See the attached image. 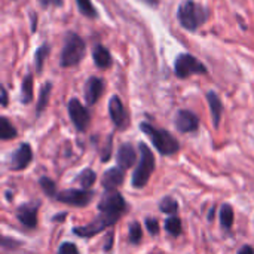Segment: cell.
Here are the masks:
<instances>
[{
    "mask_svg": "<svg viewBox=\"0 0 254 254\" xmlns=\"http://www.w3.org/2000/svg\"><path fill=\"white\" fill-rule=\"evenodd\" d=\"M140 129L149 137V140L152 141V144L156 147V150L161 155L171 156V155H176L180 150V144H179L177 138L171 132H168L165 129L155 128L153 125H150L147 122H141Z\"/></svg>",
    "mask_w": 254,
    "mask_h": 254,
    "instance_id": "1",
    "label": "cell"
},
{
    "mask_svg": "<svg viewBox=\"0 0 254 254\" xmlns=\"http://www.w3.org/2000/svg\"><path fill=\"white\" fill-rule=\"evenodd\" d=\"M177 18L183 28L196 31L208 19V10L193 0H185L177 9Z\"/></svg>",
    "mask_w": 254,
    "mask_h": 254,
    "instance_id": "2",
    "label": "cell"
},
{
    "mask_svg": "<svg viewBox=\"0 0 254 254\" xmlns=\"http://www.w3.org/2000/svg\"><path fill=\"white\" fill-rule=\"evenodd\" d=\"M86 52V46L83 39L76 34V33H68L65 36V43L61 52V58H60V64L61 67H73L76 64H79L82 61V58L85 57Z\"/></svg>",
    "mask_w": 254,
    "mask_h": 254,
    "instance_id": "3",
    "label": "cell"
},
{
    "mask_svg": "<svg viewBox=\"0 0 254 254\" xmlns=\"http://www.w3.org/2000/svg\"><path fill=\"white\" fill-rule=\"evenodd\" d=\"M138 149H140L141 158H140V162L132 174V186L135 189L144 188L155 170V156H153L152 150L144 143H140Z\"/></svg>",
    "mask_w": 254,
    "mask_h": 254,
    "instance_id": "4",
    "label": "cell"
},
{
    "mask_svg": "<svg viewBox=\"0 0 254 254\" xmlns=\"http://www.w3.org/2000/svg\"><path fill=\"white\" fill-rule=\"evenodd\" d=\"M127 210H128V205L124 196L116 190H107L98 202V211L101 214H107L112 217L121 219L122 214L127 213Z\"/></svg>",
    "mask_w": 254,
    "mask_h": 254,
    "instance_id": "5",
    "label": "cell"
},
{
    "mask_svg": "<svg viewBox=\"0 0 254 254\" xmlns=\"http://www.w3.org/2000/svg\"><path fill=\"white\" fill-rule=\"evenodd\" d=\"M174 73L179 79H186L192 74H205L207 67L190 54H180L174 63Z\"/></svg>",
    "mask_w": 254,
    "mask_h": 254,
    "instance_id": "6",
    "label": "cell"
},
{
    "mask_svg": "<svg viewBox=\"0 0 254 254\" xmlns=\"http://www.w3.org/2000/svg\"><path fill=\"white\" fill-rule=\"evenodd\" d=\"M119 219L118 217H112V216H107V214H101L98 217H95L89 225L86 226H76L73 228V232L74 235L80 237V238H91L103 231H106L107 228L113 226Z\"/></svg>",
    "mask_w": 254,
    "mask_h": 254,
    "instance_id": "7",
    "label": "cell"
},
{
    "mask_svg": "<svg viewBox=\"0 0 254 254\" xmlns=\"http://www.w3.org/2000/svg\"><path fill=\"white\" fill-rule=\"evenodd\" d=\"M94 192L89 189H67V190H61L60 193H57V201L63 202V204H68L73 207H86L92 198H94Z\"/></svg>",
    "mask_w": 254,
    "mask_h": 254,
    "instance_id": "8",
    "label": "cell"
},
{
    "mask_svg": "<svg viewBox=\"0 0 254 254\" xmlns=\"http://www.w3.org/2000/svg\"><path fill=\"white\" fill-rule=\"evenodd\" d=\"M68 116L73 122V125L76 127L77 131H86L91 122V115L88 112V109L77 100V98H71L68 101Z\"/></svg>",
    "mask_w": 254,
    "mask_h": 254,
    "instance_id": "9",
    "label": "cell"
},
{
    "mask_svg": "<svg viewBox=\"0 0 254 254\" xmlns=\"http://www.w3.org/2000/svg\"><path fill=\"white\" fill-rule=\"evenodd\" d=\"M31 161H33L31 146L28 143H22V144H19V147L10 156V170L22 171L31 164Z\"/></svg>",
    "mask_w": 254,
    "mask_h": 254,
    "instance_id": "10",
    "label": "cell"
},
{
    "mask_svg": "<svg viewBox=\"0 0 254 254\" xmlns=\"http://www.w3.org/2000/svg\"><path fill=\"white\" fill-rule=\"evenodd\" d=\"M37 214L39 204H24L16 208V219L27 229H34L37 226Z\"/></svg>",
    "mask_w": 254,
    "mask_h": 254,
    "instance_id": "11",
    "label": "cell"
},
{
    "mask_svg": "<svg viewBox=\"0 0 254 254\" xmlns=\"http://www.w3.org/2000/svg\"><path fill=\"white\" fill-rule=\"evenodd\" d=\"M176 128L183 134L195 132L199 128V119L190 110H179L176 115Z\"/></svg>",
    "mask_w": 254,
    "mask_h": 254,
    "instance_id": "12",
    "label": "cell"
},
{
    "mask_svg": "<svg viewBox=\"0 0 254 254\" xmlns=\"http://www.w3.org/2000/svg\"><path fill=\"white\" fill-rule=\"evenodd\" d=\"M109 113L113 121V124L118 128H125L128 125V115L125 112L124 103L118 95H113L109 101Z\"/></svg>",
    "mask_w": 254,
    "mask_h": 254,
    "instance_id": "13",
    "label": "cell"
},
{
    "mask_svg": "<svg viewBox=\"0 0 254 254\" xmlns=\"http://www.w3.org/2000/svg\"><path fill=\"white\" fill-rule=\"evenodd\" d=\"M104 92V82L100 77H89L85 83V100L88 106H94Z\"/></svg>",
    "mask_w": 254,
    "mask_h": 254,
    "instance_id": "14",
    "label": "cell"
},
{
    "mask_svg": "<svg viewBox=\"0 0 254 254\" xmlns=\"http://www.w3.org/2000/svg\"><path fill=\"white\" fill-rule=\"evenodd\" d=\"M124 180H125V170L121 167H113L103 174L101 185L107 190H115L124 183Z\"/></svg>",
    "mask_w": 254,
    "mask_h": 254,
    "instance_id": "15",
    "label": "cell"
},
{
    "mask_svg": "<svg viewBox=\"0 0 254 254\" xmlns=\"http://www.w3.org/2000/svg\"><path fill=\"white\" fill-rule=\"evenodd\" d=\"M116 158H118V167H121L124 170H128V168H131L135 164V161H137V152L132 147V144L124 143V144H121Z\"/></svg>",
    "mask_w": 254,
    "mask_h": 254,
    "instance_id": "16",
    "label": "cell"
},
{
    "mask_svg": "<svg viewBox=\"0 0 254 254\" xmlns=\"http://www.w3.org/2000/svg\"><path fill=\"white\" fill-rule=\"evenodd\" d=\"M207 100H208V106H210V110H211L213 125H214V128H219L220 119H222V113H223L222 100L219 98V95H217L214 91H210V92L207 94Z\"/></svg>",
    "mask_w": 254,
    "mask_h": 254,
    "instance_id": "17",
    "label": "cell"
},
{
    "mask_svg": "<svg viewBox=\"0 0 254 254\" xmlns=\"http://www.w3.org/2000/svg\"><path fill=\"white\" fill-rule=\"evenodd\" d=\"M92 58H94V63H95V65L98 68H109V67H112V63H113L112 61V54L103 45L94 46Z\"/></svg>",
    "mask_w": 254,
    "mask_h": 254,
    "instance_id": "18",
    "label": "cell"
},
{
    "mask_svg": "<svg viewBox=\"0 0 254 254\" xmlns=\"http://www.w3.org/2000/svg\"><path fill=\"white\" fill-rule=\"evenodd\" d=\"M51 91H52V83H51V82H46V83L42 86L40 94H39V100H37V106H36V113H37V116L46 109V106H48V103H49Z\"/></svg>",
    "mask_w": 254,
    "mask_h": 254,
    "instance_id": "19",
    "label": "cell"
},
{
    "mask_svg": "<svg viewBox=\"0 0 254 254\" xmlns=\"http://www.w3.org/2000/svg\"><path fill=\"white\" fill-rule=\"evenodd\" d=\"M74 180L82 186V189H89V188L95 183L97 174H95V171H92L91 168H85V170H82V171L76 176Z\"/></svg>",
    "mask_w": 254,
    "mask_h": 254,
    "instance_id": "20",
    "label": "cell"
},
{
    "mask_svg": "<svg viewBox=\"0 0 254 254\" xmlns=\"http://www.w3.org/2000/svg\"><path fill=\"white\" fill-rule=\"evenodd\" d=\"M16 129H15V127L9 122V119L7 118H4V116H1L0 118V138L1 140H12V138H15L16 137Z\"/></svg>",
    "mask_w": 254,
    "mask_h": 254,
    "instance_id": "21",
    "label": "cell"
},
{
    "mask_svg": "<svg viewBox=\"0 0 254 254\" xmlns=\"http://www.w3.org/2000/svg\"><path fill=\"white\" fill-rule=\"evenodd\" d=\"M220 223L225 231H229L234 225V208L229 204H223L220 210Z\"/></svg>",
    "mask_w": 254,
    "mask_h": 254,
    "instance_id": "22",
    "label": "cell"
},
{
    "mask_svg": "<svg viewBox=\"0 0 254 254\" xmlns=\"http://www.w3.org/2000/svg\"><path fill=\"white\" fill-rule=\"evenodd\" d=\"M21 92H22V103L28 104L33 100V74L28 73L24 80H22V86H21Z\"/></svg>",
    "mask_w": 254,
    "mask_h": 254,
    "instance_id": "23",
    "label": "cell"
},
{
    "mask_svg": "<svg viewBox=\"0 0 254 254\" xmlns=\"http://www.w3.org/2000/svg\"><path fill=\"white\" fill-rule=\"evenodd\" d=\"M49 52H51V46H49L48 43H43V45L36 51V54H34V64H36V70H37L39 73L42 71L43 63H45V60L48 58Z\"/></svg>",
    "mask_w": 254,
    "mask_h": 254,
    "instance_id": "24",
    "label": "cell"
},
{
    "mask_svg": "<svg viewBox=\"0 0 254 254\" xmlns=\"http://www.w3.org/2000/svg\"><path fill=\"white\" fill-rule=\"evenodd\" d=\"M159 210L165 214H171L176 216V213L179 211V204L173 196H165L161 202H159Z\"/></svg>",
    "mask_w": 254,
    "mask_h": 254,
    "instance_id": "25",
    "label": "cell"
},
{
    "mask_svg": "<svg viewBox=\"0 0 254 254\" xmlns=\"http://www.w3.org/2000/svg\"><path fill=\"white\" fill-rule=\"evenodd\" d=\"M165 229L171 237H179L182 234V220L177 216H171L165 222Z\"/></svg>",
    "mask_w": 254,
    "mask_h": 254,
    "instance_id": "26",
    "label": "cell"
},
{
    "mask_svg": "<svg viewBox=\"0 0 254 254\" xmlns=\"http://www.w3.org/2000/svg\"><path fill=\"white\" fill-rule=\"evenodd\" d=\"M76 3H77V7H79L82 15H85L88 18L97 16V10H95L94 4L91 3V0H76Z\"/></svg>",
    "mask_w": 254,
    "mask_h": 254,
    "instance_id": "27",
    "label": "cell"
},
{
    "mask_svg": "<svg viewBox=\"0 0 254 254\" xmlns=\"http://www.w3.org/2000/svg\"><path fill=\"white\" fill-rule=\"evenodd\" d=\"M39 185L42 188V190L45 192L46 196H55L57 195V186L54 183V180H51L49 177H40L39 180Z\"/></svg>",
    "mask_w": 254,
    "mask_h": 254,
    "instance_id": "28",
    "label": "cell"
},
{
    "mask_svg": "<svg viewBox=\"0 0 254 254\" xmlns=\"http://www.w3.org/2000/svg\"><path fill=\"white\" fill-rule=\"evenodd\" d=\"M143 238V229L138 222H132L129 225V241L132 244H138Z\"/></svg>",
    "mask_w": 254,
    "mask_h": 254,
    "instance_id": "29",
    "label": "cell"
},
{
    "mask_svg": "<svg viewBox=\"0 0 254 254\" xmlns=\"http://www.w3.org/2000/svg\"><path fill=\"white\" fill-rule=\"evenodd\" d=\"M1 247H3V250H15V249H18V247H21V243H19L18 240L3 237V238H1Z\"/></svg>",
    "mask_w": 254,
    "mask_h": 254,
    "instance_id": "30",
    "label": "cell"
},
{
    "mask_svg": "<svg viewBox=\"0 0 254 254\" xmlns=\"http://www.w3.org/2000/svg\"><path fill=\"white\" fill-rule=\"evenodd\" d=\"M58 254H79V250L73 243H64L58 249Z\"/></svg>",
    "mask_w": 254,
    "mask_h": 254,
    "instance_id": "31",
    "label": "cell"
},
{
    "mask_svg": "<svg viewBox=\"0 0 254 254\" xmlns=\"http://www.w3.org/2000/svg\"><path fill=\"white\" fill-rule=\"evenodd\" d=\"M146 228H147V231L150 232V235H158V234H159V223H158L156 219L147 217V219H146Z\"/></svg>",
    "mask_w": 254,
    "mask_h": 254,
    "instance_id": "32",
    "label": "cell"
},
{
    "mask_svg": "<svg viewBox=\"0 0 254 254\" xmlns=\"http://www.w3.org/2000/svg\"><path fill=\"white\" fill-rule=\"evenodd\" d=\"M113 237H115V234H113V231H110L109 235H107V238H106L104 252H110L112 250V247H113Z\"/></svg>",
    "mask_w": 254,
    "mask_h": 254,
    "instance_id": "33",
    "label": "cell"
},
{
    "mask_svg": "<svg viewBox=\"0 0 254 254\" xmlns=\"http://www.w3.org/2000/svg\"><path fill=\"white\" fill-rule=\"evenodd\" d=\"M39 3L42 6H61L63 4V0H39Z\"/></svg>",
    "mask_w": 254,
    "mask_h": 254,
    "instance_id": "34",
    "label": "cell"
},
{
    "mask_svg": "<svg viewBox=\"0 0 254 254\" xmlns=\"http://www.w3.org/2000/svg\"><path fill=\"white\" fill-rule=\"evenodd\" d=\"M238 254H254V249L252 246H243Z\"/></svg>",
    "mask_w": 254,
    "mask_h": 254,
    "instance_id": "35",
    "label": "cell"
},
{
    "mask_svg": "<svg viewBox=\"0 0 254 254\" xmlns=\"http://www.w3.org/2000/svg\"><path fill=\"white\" fill-rule=\"evenodd\" d=\"M1 106H3V107L7 106V91H6L4 86L1 88Z\"/></svg>",
    "mask_w": 254,
    "mask_h": 254,
    "instance_id": "36",
    "label": "cell"
},
{
    "mask_svg": "<svg viewBox=\"0 0 254 254\" xmlns=\"http://www.w3.org/2000/svg\"><path fill=\"white\" fill-rule=\"evenodd\" d=\"M214 214H216V207H211V210H210V214H208V220H210V222H213V219H214Z\"/></svg>",
    "mask_w": 254,
    "mask_h": 254,
    "instance_id": "37",
    "label": "cell"
},
{
    "mask_svg": "<svg viewBox=\"0 0 254 254\" xmlns=\"http://www.w3.org/2000/svg\"><path fill=\"white\" fill-rule=\"evenodd\" d=\"M65 216H67L65 213H63L61 216H55V217H54V222H58V220H60V222H63V220H64L63 217H65Z\"/></svg>",
    "mask_w": 254,
    "mask_h": 254,
    "instance_id": "38",
    "label": "cell"
},
{
    "mask_svg": "<svg viewBox=\"0 0 254 254\" xmlns=\"http://www.w3.org/2000/svg\"><path fill=\"white\" fill-rule=\"evenodd\" d=\"M144 1H147V3H152V4H153V3H156L158 0H144Z\"/></svg>",
    "mask_w": 254,
    "mask_h": 254,
    "instance_id": "39",
    "label": "cell"
}]
</instances>
